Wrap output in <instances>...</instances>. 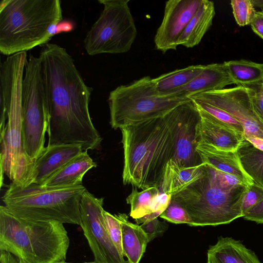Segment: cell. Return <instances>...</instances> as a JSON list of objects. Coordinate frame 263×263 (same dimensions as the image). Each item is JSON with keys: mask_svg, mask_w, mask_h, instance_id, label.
<instances>
[{"mask_svg": "<svg viewBox=\"0 0 263 263\" xmlns=\"http://www.w3.org/2000/svg\"><path fill=\"white\" fill-rule=\"evenodd\" d=\"M86 190L83 185L45 186L12 182L2 197L15 217L28 221H57L81 225L80 201Z\"/></svg>", "mask_w": 263, "mask_h": 263, "instance_id": "obj_6", "label": "cell"}, {"mask_svg": "<svg viewBox=\"0 0 263 263\" xmlns=\"http://www.w3.org/2000/svg\"><path fill=\"white\" fill-rule=\"evenodd\" d=\"M208 166L216 182L222 189L230 190L240 185L248 186L244 181L238 177Z\"/></svg>", "mask_w": 263, "mask_h": 263, "instance_id": "obj_33", "label": "cell"}, {"mask_svg": "<svg viewBox=\"0 0 263 263\" xmlns=\"http://www.w3.org/2000/svg\"><path fill=\"white\" fill-rule=\"evenodd\" d=\"M103 198L87 190L80 201L81 227L96 263H128L114 245L107 231L103 216Z\"/></svg>", "mask_w": 263, "mask_h": 263, "instance_id": "obj_11", "label": "cell"}, {"mask_svg": "<svg viewBox=\"0 0 263 263\" xmlns=\"http://www.w3.org/2000/svg\"><path fill=\"white\" fill-rule=\"evenodd\" d=\"M247 186L230 190L220 187L205 163L203 175L179 192L171 201L188 213L192 227L228 224L243 217L242 205Z\"/></svg>", "mask_w": 263, "mask_h": 263, "instance_id": "obj_7", "label": "cell"}, {"mask_svg": "<svg viewBox=\"0 0 263 263\" xmlns=\"http://www.w3.org/2000/svg\"><path fill=\"white\" fill-rule=\"evenodd\" d=\"M83 151L80 145H47L33 161L25 183L41 185L50 176Z\"/></svg>", "mask_w": 263, "mask_h": 263, "instance_id": "obj_15", "label": "cell"}, {"mask_svg": "<svg viewBox=\"0 0 263 263\" xmlns=\"http://www.w3.org/2000/svg\"><path fill=\"white\" fill-rule=\"evenodd\" d=\"M96 166L87 151H82L50 176L41 185L54 187L82 185L85 174Z\"/></svg>", "mask_w": 263, "mask_h": 263, "instance_id": "obj_19", "label": "cell"}, {"mask_svg": "<svg viewBox=\"0 0 263 263\" xmlns=\"http://www.w3.org/2000/svg\"><path fill=\"white\" fill-rule=\"evenodd\" d=\"M250 25L253 32L263 40V9L256 12Z\"/></svg>", "mask_w": 263, "mask_h": 263, "instance_id": "obj_38", "label": "cell"}, {"mask_svg": "<svg viewBox=\"0 0 263 263\" xmlns=\"http://www.w3.org/2000/svg\"><path fill=\"white\" fill-rule=\"evenodd\" d=\"M205 163L194 166L184 167L172 160L166 164L160 191L171 195L179 192L203 174Z\"/></svg>", "mask_w": 263, "mask_h": 263, "instance_id": "obj_23", "label": "cell"}, {"mask_svg": "<svg viewBox=\"0 0 263 263\" xmlns=\"http://www.w3.org/2000/svg\"><path fill=\"white\" fill-rule=\"evenodd\" d=\"M242 218L257 223H263V199L245 212Z\"/></svg>", "mask_w": 263, "mask_h": 263, "instance_id": "obj_37", "label": "cell"}, {"mask_svg": "<svg viewBox=\"0 0 263 263\" xmlns=\"http://www.w3.org/2000/svg\"><path fill=\"white\" fill-rule=\"evenodd\" d=\"M202 0H170L165 3L164 15L154 37L156 48L165 53L176 50L179 40Z\"/></svg>", "mask_w": 263, "mask_h": 263, "instance_id": "obj_13", "label": "cell"}, {"mask_svg": "<svg viewBox=\"0 0 263 263\" xmlns=\"http://www.w3.org/2000/svg\"><path fill=\"white\" fill-rule=\"evenodd\" d=\"M182 104L163 116L120 129L124 184L160 190L166 164L174 156Z\"/></svg>", "mask_w": 263, "mask_h": 263, "instance_id": "obj_2", "label": "cell"}, {"mask_svg": "<svg viewBox=\"0 0 263 263\" xmlns=\"http://www.w3.org/2000/svg\"><path fill=\"white\" fill-rule=\"evenodd\" d=\"M253 108L263 122V82L248 85Z\"/></svg>", "mask_w": 263, "mask_h": 263, "instance_id": "obj_35", "label": "cell"}, {"mask_svg": "<svg viewBox=\"0 0 263 263\" xmlns=\"http://www.w3.org/2000/svg\"><path fill=\"white\" fill-rule=\"evenodd\" d=\"M254 7H258L263 9V0H251Z\"/></svg>", "mask_w": 263, "mask_h": 263, "instance_id": "obj_42", "label": "cell"}, {"mask_svg": "<svg viewBox=\"0 0 263 263\" xmlns=\"http://www.w3.org/2000/svg\"><path fill=\"white\" fill-rule=\"evenodd\" d=\"M223 63L233 84L247 86L263 82V63L244 59Z\"/></svg>", "mask_w": 263, "mask_h": 263, "instance_id": "obj_25", "label": "cell"}, {"mask_svg": "<svg viewBox=\"0 0 263 263\" xmlns=\"http://www.w3.org/2000/svg\"><path fill=\"white\" fill-rule=\"evenodd\" d=\"M27 52L8 56L0 65L1 170L12 181L23 185L33 162L22 142V86Z\"/></svg>", "mask_w": 263, "mask_h": 263, "instance_id": "obj_3", "label": "cell"}, {"mask_svg": "<svg viewBox=\"0 0 263 263\" xmlns=\"http://www.w3.org/2000/svg\"><path fill=\"white\" fill-rule=\"evenodd\" d=\"M103 9L87 32L84 47L89 55L128 51L137 34L129 0H99Z\"/></svg>", "mask_w": 263, "mask_h": 263, "instance_id": "obj_10", "label": "cell"}, {"mask_svg": "<svg viewBox=\"0 0 263 263\" xmlns=\"http://www.w3.org/2000/svg\"><path fill=\"white\" fill-rule=\"evenodd\" d=\"M161 192L157 187H151L139 192L133 189L126 198L130 205V216L135 220L152 213V208L155 198Z\"/></svg>", "mask_w": 263, "mask_h": 263, "instance_id": "obj_27", "label": "cell"}, {"mask_svg": "<svg viewBox=\"0 0 263 263\" xmlns=\"http://www.w3.org/2000/svg\"><path fill=\"white\" fill-rule=\"evenodd\" d=\"M233 84L224 63L205 65L202 71L187 84L167 97L189 98L192 95L223 89Z\"/></svg>", "mask_w": 263, "mask_h": 263, "instance_id": "obj_16", "label": "cell"}, {"mask_svg": "<svg viewBox=\"0 0 263 263\" xmlns=\"http://www.w3.org/2000/svg\"><path fill=\"white\" fill-rule=\"evenodd\" d=\"M208 261L214 263H261L255 253L241 241L222 236L209 249Z\"/></svg>", "mask_w": 263, "mask_h": 263, "instance_id": "obj_20", "label": "cell"}, {"mask_svg": "<svg viewBox=\"0 0 263 263\" xmlns=\"http://www.w3.org/2000/svg\"><path fill=\"white\" fill-rule=\"evenodd\" d=\"M204 66L191 65L153 79L156 92L160 96H168L194 79L202 71Z\"/></svg>", "mask_w": 263, "mask_h": 263, "instance_id": "obj_24", "label": "cell"}, {"mask_svg": "<svg viewBox=\"0 0 263 263\" xmlns=\"http://www.w3.org/2000/svg\"><path fill=\"white\" fill-rule=\"evenodd\" d=\"M207 263H214V262H212L210 261H207Z\"/></svg>", "mask_w": 263, "mask_h": 263, "instance_id": "obj_44", "label": "cell"}, {"mask_svg": "<svg viewBox=\"0 0 263 263\" xmlns=\"http://www.w3.org/2000/svg\"><path fill=\"white\" fill-rule=\"evenodd\" d=\"M69 245L63 223L26 221L1 205L0 250L27 263H57L66 261Z\"/></svg>", "mask_w": 263, "mask_h": 263, "instance_id": "obj_5", "label": "cell"}, {"mask_svg": "<svg viewBox=\"0 0 263 263\" xmlns=\"http://www.w3.org/2000/svg\"><path fill=\"white\" fill-rule=\"evenodd\" d=\"M57 263H73V262H66V261H61ZM80 263H96L95 261H90V262H80Z\"/></svg>", "mask_w": 263, "mask_h": 263, "instance_id": "obj_43", "label": "cell"}, {"mask_svg": "<svg viewBox=\"0 0 263 263\" xmlns=\"http://www.w3.org/2000/svg\"><path fill=\"white\" fill-rule=\"evenodd\" d=\"M231 5L237 24L241 27L250 25L256 12L251 0H232Z\"/></svg>", "mask_w": 263, "mask_h": 263, "instance_id": "obj_29", "label": "cell"}, {"mask_svg": "<svg viewBox=\"0 0 263 263\" xmlns=\"http://www.w3.org/2000/svg\"><path fill=\"white\" fill-rule=\"evenodd\" d=\"M215 14L212 1L202 0L179 40V45L192 48L198 45L212 25Z\"/></svg>", "mask_w": 263, "mask_h": 263, "instance_id": "obj_22", "label": "cell"}, {"mask_svg": "<svg viewBox=\"0 0 263 263\" xmlns=\"http://www.w3.org/2000/svg\"><path fill=\"white\" fill-rule=\"evenodd\" d=\"M201 117L190 99L181 104L172 160L184 167H194L202 161L196 148L201 141L199 124Z\"/></svg>", "mask_w": 263, "mask_h": 263, "instance_id": "obj_14", "label": "cell"}, {"mask_svg": "<svg viewBox=\"0 0 263 263\" xmlns=\"http://www.w3.org/2000/svg\"><path fill=\"white\" fill-rule=\"evenodd\" d=\"M39 58L49 120L47 145L72 144L98 149L102 139L89 110L92 88L84 82L66 49L48 43Z\"/></svg>", "mask_w": 263, "mask_h": 263, "instance_id": "obj_1", "label": "cell"}, {"mask_svg": "<svg viewBox=\"0 0 263 263\" xmlns=\"http://www.w3.org/2000/svg\"><path fill=\"white\" fill-rule=\"evenodd\" d=\"M103 216L105 226L111 240L120 254L124 256L122 242V228L119 219L116 214L113 215L105 210L103 211Z\"/></svg>", "mask_w": 263, "mask_h": 263, "instance_id": "obj_30", "label": "cell"}, {"mask_svg": "<svg viewBox=\"0 0 263 263\" xmlns=\"http://www.w3.org/2000/svg\"><path fill=\"white\" fill-rule=\"evenodd\" d=\"M190 98L159 96L153 79L144 77L110 92V124L122 128L165 115Z\"/></svg>", "mask_w": 263, "mask_h": 263, "instance_id": "obj_8", "label": "cell"}, {"mask_svg": "<svg viewBox=\"0 0 263 263\" xmlns=\"http://www.w3.org/2000/svg\"><path fill=\"white\" fill-rule=\"evenodd\" d=\"M171 194L161 192L154 200L152 205V213L136 220L137 224H142L160 216L168 205L171 200Z\"/></svg>", "mask_w": 263, "mask_h": 263, "instance_id": "obj_32", "label": "cell"}, {"mask_svg": "<svg viewBox=\"0 0 263 263\" xmlns=\"http://www.w3.org/2000/svg\"><path fill=\"white\" fill-rule=\"evenodd\" d=\"M219 107L233 116L243 126L245 138H263V122L255 112L247 87L237 86L190 96Z\"/></svg>", "mask_w": 263, "mask_h": 263, "instance_id": "obj_12", "label": "cell"}, {"mask_svg": "<svg viewBox=\"0 0 263 263\" xmlns=\"http://www.w3.org/2000/svg\"><path fill=\"white\" fill-rule=\"evenodd\" d=\"M62 20L59 0H2L1 53L10 56L48 43Z\"/></svg>", "mask_w": 263, "mask_h": 263, "instance_id": "obj_4", "label": "cell"}, {"mask_svg": "<svg viewBox=\"0 0 263 263\" xmlns=\"http://www.w3.org/2000/svg\"><path fill=\"white\" fill-rule=\"evenodd\" d=\"M198 110L201 111L230 127L243 134L242 125L225 110L194 97H189Z\"/></svg>", "mask_w": 263, "mask_h": 263, "instance_id": "obj_28", "label": "cell"}, {"mask_svg": "<svg viewBox=\"0 0 263 263\" xmlns=\"http://www.w3.org/2000/svg\"><path fill=\"white\" fill-rule=\"evenodd\" d=\"M245 139L257 149L263 151V138L257 137H251L246 138Z\"/></svg>", "mask_w": 263, "mask_h": 263, "instance_id": "obj_41", "label": "cell"}, {"mask_svg": "<svg viewBox=\"0 0 263 263\" xmlns=\"http://www.w3.org/2000/svg\"><path fill=\"white\" fill-rule=\"evenodd\" d=\"M160 217L176 224L186 223L190 225L191 222L190 217L186 210L179 204L172 201Z\"/></svg>", "mask_w": 263, "mask_h": 263, "instance_id": "obj_31", "label": "cell"}, {"mask_svg": "<svg viewBox=\"0 0 263 263\" xmlns=\"http://www.w3.org/2000/svg\"><path fill=\"white\" fill-rule=\"evenodd\" d=\"M201 119L199 133L201 141L221 149L237 151L245 140L243 134L198 110Z\"/></svg>", "mask_w": 263, "mask_h": 263, "instance_id": "obj_17", "label": "cell"}, {"mask_svg": "<svg viewBox=\"0 0 263 263\" xmlns=\"http://www.w3.org/2000/svg\"><path fill=\"white\" fill-rule=\"evenodd\" d=\"M116 215L121 225L123 255L128 263H139L149 242L147 236L140 226L128 221L126 214Z\"/></svg>", "mask_w": 263, "mask_h": 263, "instance_id": "obj_21", "label": "cell"}, {"mask_svg": "<svg viewBox=\"0 0 263 263\" xmlns=\"http://www.w3.org/2000/svg\"><path fill=\"white\" fill-rule=\"evenodd\" d=\"M140 227L146 234L149 242L161 236L168 229V224L164 221H160L157 218L142 223Z\"/></svg>", "mask_w": 263, "mask_h": 263, "instance_id": "obj_36", "label": "cell"}, {"mask_svg": "<svg viewBox=\"0 0 263 263\" xmlns=\"http://www.w3.org/2000/svg\"><path fill=\"white\" fill-rule=\"evenodd\" d=\"M0 251V263H27L9 252Z\"/></svg>", "mask_w": 263, "mask_h": 263, "instance_id": "obj_39", "label": "cell"}, {"mask_svg": "<svg viewBox=\"0 0 263 263\" xmlns=\"http://www.w3.org/2000/svg\"><path fill=\"white\" fill-rule=\"evenodd\" d=\"M74 24L70 21L62 20L59 22L55 28V34L62 32H68L73 29Z\"/></svg>", "mask_w": 263, "mask_h": 263, "instance_id": "obj_40", "label": "cell"}, {"mask_svg": "<svg viewBox=\"0 0 263 263\" xmlns=\"http://www.w3.org/2000/svg\"><path fill=\"white\" fill-rule=\"evenodd\" d=\"M202 163L221 172L235 175L248 186L254 181L243 170L237 151L219 149L200 141L196 148Z\"/></svg>", "mask_w": 263, "mask_h": 263, "instance_id": "obj_18", "label": "cell"}, {"mask_svg": "<svg viewBox=\"0 0 263 263\" xmlns=\"http://www.w3.org/2000/svg\"><path fill=\"white\" fill-rule=\"evenodd\" d=\"M237 152L245 171L254 182L263 186V151L245 139Z\"/></svg>", "mask_w": 263, "mask_h": 263, "instance_id": "obj_26", "label": "cell"}, {"mask_svg": "<svg viewBox=\"0 0 263 263\" xmlns=\"http://www.w3.org/2000/svg\"><path fill=\"white\" fill-rule=\"evenodd\" d=\"M22 142L24 151L33 162L45 148L49 120L39 57L29 55L22 86Z\"/></svg>", "mask_w": 263, "mask_h": 263, "instance_id": "obj_9", "label": "cell"}, {"mask_svg": "<svg viewBox=\"0 0 263 263\" xmlns=\"http://www.w3.org/2000/svg\"><path fill=\"white\" fill-rule=\"evenodd\" d=\"M263 199V186L254 182L248 186L246 191L242 205L243 214Z\"/></svg>", "mask_w": 263, "mask_h": 263, "instance_id": "obj_34", "label": "cell"}]
</instances>
